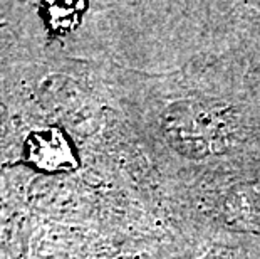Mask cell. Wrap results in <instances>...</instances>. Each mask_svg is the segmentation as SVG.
<instances>
[{
	"instance_id": "obj_1",
	"label": "cell",
	"mask_w": 260,
	"mask_h": 259,
	"mask_svg": "<svg viewBox=\"0 0 260 259\" xmlns=\"http://www.w3.org/2000/svg\"><path fill=\"white\" fill-rule=\"evenodd\" d=\"M25 158L41 170H57L71 165V148L59 131H39L25 141Z\"/></svg>"
},
{
	"instance_id": "obj_2",
	"label": "cell",
	"mask_w": 260,
	"mask_h": 259,
	"mask_svg": "<svg viewBox=\"0 0 260 259\" xmlns=\"http://www.w3.org/2000/svg\"><path fill=\"white\" fill-rule=\"evenodd\" d=\"M87 2L77 0V2H44L42 14L47 24L54 31L66 32L71 31L79 22L82 14L86 12Z\"/></svg>"
},
{
	"instance_id": "obj_3",
	"label": "cell",
	"mask_w": 260,
	"mask_h": 259,
	"mask_svg": "<svg viewBox=\"0 0 260 259\" xmlns=\"http://www.w3.org/2000/svg\"><path fill=\"white\" fill-rule=\"evenodd\" d=\"M4 121H5V109L0 106V130H2V126H4Z\"/></svg>"
}]
</instances>
